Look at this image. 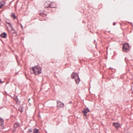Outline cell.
I'll return each mask as SVG.
<instances>
[{
    "label": "cell",
    "instance_id": "6da1fadb",
    "mask_svg": "<svg viewBox=\"0 0 133 133\" xmlns=\"http://www.w3.org/2000/svg\"><path fill=\"white\" fill-rule=\"evenodd\" d=\"M31 72L35 75H39L41 73V68L39 66L33 67L31 68Z\"/></svg>",
    "mask_w": 133,
    "mask_h": 133
},
{
    "label": "cell",
    "instance_id": "7a4b0ae2",
    "mask_svg": "<svg viewBox=\"0 0 133 133\" xmlns=\"http://www.w3.org/2000/svg\"><path fill=\"white\" fill-rule=\"evenodd\" d=\"M71 78L75 80L76 83L77 84H78L80 82V79L79 77H78V74L77 73L73 72L71 74Z\"/></svg>",
    "mask_w": 133,
    "mask_h": 133
},
{
    "label": "cell",
    "instance_id": "3957f363",
    "mask_svg": "<svg viewBox=\"0 0 133 133\" xmlns=\"http://www.w3.org/2000/svg\"><path fill=\"white\" fill-rule=\"evenodd\" d=\"M130 47L128 43H125L123 47V51L125 52H127L129 50Z\"/></svg>",
    "mask_w": 133,
    "mask_h": 133
},
{
    "label": "cell",
    "instance_id": "277c9868",
    "mask_svg": "<svg viewBox=\"0 0 133 133\" xmlns=\"http://www.w3.org/2000/svg\"><path fill=\"white\" fill-rule=\"evenodd\" d=\"M89 112H90V110L89 109V108L88 107H86L84 108L83 111H82V113L84 116L87 117V114Z\"/></svg>",
    "mask_w": 133,
    "mask_h": 133
},
{
    "label": "cell",
    "instance_id": "5b68a950",
    "mask_svg": "<svg viewBox=\"0 0 133 133\" xmlns=\"http://www.w3.org/2000/svg\"><path fill=\"white\" fill-rule=\"evenodd\" d=\"M57 107L58 108H63L64 106V104L63 103H62L61 101H58L57 102Z\"/></svg>",
    "mask_w": 133,
    "mask_h": 133
},
{
    "label": "cell",
    "instance_id": "8992f818",
    "mask_svg": "<svg viewBox=\"0 0 133 133\" xmlns=\"http://www.w3.org/2000/svg\"><path fill=\"white\" fill-rule=\"evenodd\" d=\"M14 129L13 130V132H14L15 131V130L17 129V128L20 126V124L18 122H16L14 124Z\"/></svg>",
    "mask_w": 133,
    "mask_h": 133
},
{
    "label": "cell",
    "instance_id": "52a82bcc",
    "mask_svg": "<svg viewBox=\"0 0 133 133\" xmlns=\"http://www.w3.org/2000/svg\"><path fill=\"white\" fill-rule=\"evenodd\" d=\"M13 99L15 100V101L16 102L17 105H18L20 104V101H19V100L18 99L16 95H15L14 97H13Z\"/></svg>",
    "mask_w": 133,
    "mask_h": 133
},
{
    "label": "cell",
    "instance_id": "ba28073f",
    "mask_svg": "<svg viewBox=\"0 0 133 133\" xmlns=\"http://www.w3.org/2000/svg\"><path fill=\"white\" fill-rule=\"evenodd\" d=\"M113 125L117 130H118L119 128L121 126L120 124L119 123H113Z\"/></svg>",
    "mask_w": 133,
    "mask_h": 133
},
{
    "label": "cell",
    "instance_id": "9c48e42d",
    "mask_svg": "<svg viewBox=\"0 0 133 133\" xmlns=\"http://www.w3.org/2000/svg\"><path fill=\"white\" fill-rule=\"evenodd\" d=\"M56 7V3H55V2H51L50 4L48 7H50L54 8V7Z\"/></svg>",
    "mask_w": 133,
    "mask_h": 133
},
{
    "label": "cell",
    "instance_id": "30bf717a",
    "mask_svg": "<svg viewBox=\"0 0 133 133\" xmlns=\"http://www.w3.org/2000/svg\"><path fill=\"white\" fill-rule=\"evenodd\" d=\"M0 126L2 127H4V120L2 118H0Z\"/></svg>",
    "mask_w": 133,
    "mask_h": 133
},
{
    "label": "cell",
    "instance_id": "8fae6325",
    "mask_svg": "<svg viewBox=\"0 0 133 133\" xmlns=\"http://www.w3.org/2000/svg\"><path fill=\"white\" fill-rule=\"evenodd\" d=\"M1 37H3V38H6L7 37V34L6 33H4L1 34V35H0Z\"/></svg>",
    "mask_w": 133,
    "mask_h": 133
},
{
    "label": "cell",
    "instance_id": "7c38bea8",
    "mask_svg": "<svg viewBox=\"0 0 133 133\" xmlns=\"http://www.w3.org/2000/svg\"><path fill=\"white\" fill-rule=\"evenodd\" d=\"M33 131H34V133H40L39 130L36 129L33 130Z\"/></svg>",
    "mask_w": 133,
    "mask_h": 133
},
{
    "label": "cell",
    "instance_id": "4fadbf2b",
    "mask_svg": "<svg viewBox=\"0 0 133 133\" xmlns=\"http://www.w3.org/2000/svg\"><path fill=\"white\" fill-rule=\"evenodd\" d=\"M23 109H24V108H23V107H22V106H21V107H20L19 108V109H18V110H19L20 111V112H22L23 111Z\"/></svg>",
    "mask_w": 133,
    "mask_h": 133
},
{
    "label": "cell",
    "instance_id": "5bb4252c",
    "mask_svg": "<svg viewBox=\"0 0 133 133\" xmlns=\"http://www.w3.org/2000/svg\"><path fill=\"white\" fill-rule=\"evenodd\" d=\"M28 133H34L33 130H32V129H29L28 131Z\"/></svg>",
    "mask_w": 133,
    "mask_h": 133
},
{
    "label": "cell",
    "instance_id": "9a60e30c",
    "mask_svg": "<svg viewBox=\"0 0 133 133\" xmlns=\"http://www.w3.org/2000/svg\"><path fill=\"white\" fill-rule=\"evenodd\" d=\"M12 17L13 18H16V17L15 16V14H13V13L12 14Z\"/></svg>",
    "mask_w": 133,
    "mask_h": 133
}]
</instances>
